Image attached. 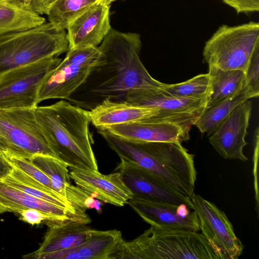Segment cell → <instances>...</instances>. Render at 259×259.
Wrapping results in <instances>:
<instances>
[{"label":"cell","instance_id":"1","mask_svg":"<svg viewBox=\"0 0 259 259\" xmlns=\"http://www.w3.org/2000/svg\"><path fill=\"white\" fill-rule=\"evenodd\" d=\"M141 47L139 34L111 28L98 47L100 61L67 100L90 111L106 99L122 102L133 91L161 89L163 83L153 78L141 61Z\"/></svg>","mask_w":259,"mask_h":259},{"label":"cell","instance_id":"2","mask_svg":"<svg viewBox=\"0 0 259 259\" xmlns=\"http://www.w3.org/2000/svg\"><path fill=\"white\" fill-rule=\"evenodd\" d=\"M98 133L120 159L148 170L184 195L190 197L194 193L197 176L194 155L182 143L133 141L104 130H98Z\"/></svg>","mask_w":259,"mask_h":259},{"label":"cell","instance_id":"3","mask_svg":"<svg viewBox=\"0 0 259 259\" xmlns=\"http://www.w3.org/2000/svg\"><path fill=\"white\" fill-rule=\"evenodd\" d=\"M35 114L47 131L56 158L69 167L99 171L90 135L89 111L62 100L37 106Z\"/></svg>","mask_w":259,"mask_h":259},{"label":"cell","instance_id":"4","mask_svg":"<svg viewBox=\"0 0 259 259\" xmlns=\"http://www.w3.org/2000/svg\"><path fill=\"white\" fill-rule=\"evenodd\" d=\"M219 259L197 231L151 226L135 239L124 241L120 259Z\"/></svg>","mask_w":259,"mask_h":259},{"label":"cell","instance_id":"5","mask_svg":"<svg viewBox=\"0 0 259 259\" xmlns=\"http://www.w3.org/2000/svg\"><path fill=\"white\" fill-rule=\"evenodd\" d=\"M69 50L67 33L50 22L0 34V74Z\"/></svg>","mask_w":259,"mask_h":259},{"label":"cell","instance_id":"6","mask_svg":"<svg viewBox=\"0 0 259 259\" xmlns=\"http://www.w3.org/2000/svg\"><path fill=\"white\" fill-rule=\"evenodd\" d=\"M35 108H0V151L27 158L35 154L55 157Z\"/></svg>","mask_w":259,"mask_h":259},{"label":"cell","instance_id":"7","mask_svg":"<svg viewBox=\"0 0 259 259\" xmlns=\"http://www.w3.org/2000/svg\"><path fill=\"white\" fill-rule=\"evenodd\" d=\"M259 47V24L250 21L235 26H220L205 44L203 57L208 66L245 71Z\"/></svg>","mask_w":259,"mask_h":259},{"label":"cell","instance_id":"8","mask_svg":"<svg viewBox=\"0 0 259 259\" xmlns=\"http://www.w3.org/2000/svg\"><path fill=\"white\" fill-rule=\"evenodd\" d=\"M101 57L98 47L69 50L65 57L48 73L41 84L37 104L53 99L67 100L84 82Z\"/></svg>","mask_w":259,"mask_h":259},{"label":"cell","instance_id":"9","mask_svg":"<svg viewBox=\"0 0 259 259\" xmlns=\"http://www.w3.org/2000/svg\"><path fill=\"white\" fill-rule=\"evenodd\" d=\"M61 61L51 57L0 74V108L36 107L41 84Z\"/></svg>","mask_w":259,"mask_h":259},{"label":"cell","instance_id":"10","mask_svg":"<svg viewBox=\"0 0 259 259\" xmlns=\"http://www.w3.org/2000/svg\"><path fill=\"white\" fill-rule=\"evenodd\" d=\"M206 100L173 96L161 89L136 90L124 99L134 105L158 110L156 115L144 121L170 122L189 132L204 112Z\"/></svg>","mask_w":259,"mask_h":259},{"label":"cell","instance_id":"11","mask_svg":"<svg viewBox=\"0 0 259 259\" xmlns=\"http://www.w3.org/2000/svg\"><path fill=\"white\" fill-rule=\"evenodd\" d=\"M190 198L197 214L199 231L219 259H237L244 246L225 213L199 194L194 193Z\"/></svg>","mask_w":259,"mask_h":259},{"label":"cell","instance_id":"12","mask_svg":"<svg viewBox=\"0 0 259 259\" xmlns=\"http://www.w3.org/2000/svg\"><path fill=\"white\" fill-rule=\"evenodd\" d=\"M134 196L160 203L179 206L184 204L193 210L189 197L182 194L151 172L132 162L120 159L115 169Z\"/></svg>","mask_w":259,"mask_h":259},{"label":"cell","instance_id":"13","mask_svg":"<svg viewBox=\"0 0 259 259\" xmlns=\"http://www.w3.org/2000/svg\"><path fill=\"white\" fill-rule=\"evenodd\" d=\"M252 103L246 101L237 106L211 134L209 142L220 156L227 159L247 161L243 148L249 125Z\"/></svg>","mask_w":259,"mask_h":259},{"label":"cell","instance_id":"14","mask_svg":"<svg viewBox=\"0 0 259 259\" xmlns=\"http://www.w3.org/2000/svg\"><path fill=\"white\" fill-rule=\"evenodd\" d=\"M127 204L151 226L165 229L200 230L196 212L186 204L170 205L137 196L129 200Z\"/></svg>","mask_w":259,"mask_h":259},{"label":"cell","instance_id":"15","mask_svg":"<svg viewBox=\"0 0 259 259\" xmlns=\"http://www.w3.org/2000/svg\"><path fill=\"white\" fill-rule=\"evenodd\" d=\"M69 168L70 178L76 186L103 202L122 207L134 197L118 171L104 175L92 170Z\"/></svg>","mask_w":259,"mask_h":259},{"label":"cell","instance_id":"16","mask_svg":"<svg viewBox=\"0 0 259 259\" xmlns=\"http://www.w3.org/2000/svg\"><path fill=\"white\" fill-rule=\"evenodd\" d=\"M110 6L96 3L73 21L67 28L69 50L98 47L111 28Z\"/></svg>","mask_w":259,"mask_h":259},{"label":"cell","instance_id":"17","mask_svg":"<svg viewBox=\"0 0 259 259\" xmlns=\"http://www.w3.org/2000/svg\"><path fill=\"white\" fill-rule=\"evenodd\" d=\"M124 240L117 230L93 229L90 238L77 246L36 255L37 259H120Z\"/></svg>","mask_w":259,"mask_h":259},{"label":"cell","instance_id":"18","mask_svg":"<svg viewBox=\"0 0 259 259\" xmlns=\"http://www.w3.org/2000/svg\"><path fill=\"white\" fill-rule=\"evenodd\" d=\"M101 130L126 140L137 142L182 143L190 139L189 131L166 122L142 121L111 125Z\"/></svg>","mask_w":259,"mask_h":259},{"label":"cell","instance_id":"19","mask_svg":"<svg viewBox=\"0 0 259 259\" xmlns=\"http://www.w3.org/2000/svg\"><path fill=\"white\" fill-rule=\"evenodd\" d=\"M50 179L54 191L69 202L81 214L89 208L92 197L71 182L67 163L57 158L43 154H35L30 158Z\"/></svg>","mask_w":259,"mask_h":259},{"label":"cell","instance_id":"20","mask_svg":"<svg viewBox=\"0 0 259 259\" xmlns=\"http://www.w3.org/2000/svg\"><path fill=\"white\" fill-rule=\"evenodd\" d=\"M49 227L38 248L25 255V258H34L37 255L72 248L85 242L93 229L87 223L75 220H48Z\"/></svg>","mask_w":259,"mask_h":259},{"label":"cell","instance_id":"21","mask_svg":"<svg viewBox=\"0 0 259 259\" xmlns=\"http://www.w3.org/2000/svg\"><path fill=\"white\" fill-rule=\"evenodd\" d=\"M27 209H35L59 220H75L87 223L89 217L74 214L66 208L37 198L13 188L0 180V213H19Z\"/></svg>","mask_w":259,"mask_h":259},{"label":"cell","instance_id":"22","mask_svg":"<svg viewBox=\"0 0 259 259\" xmlns=\"http://www.w3.org/2000/svg\"><path fill=\"white\" fill-rule=\"evenodd\" d=\"M91 122L97 128L144 121L156 115L158 110L138 106L125 101L106 99L89 111Z\"/></svg>","mask_w":259,"mask_h":259},{"label":"cell","instance_id":"23","mask_svg":"<svg viewBox=\"0 0 259 259\" xmlns=\"http://www.w3.org/2000/svg\"><path fill=\"white\" fill-rule=\"evenodd\" d=\"M208 73L210 86L204 112L243 89L244 84L245 73L241 70H223L208 66Z\"/></svg>","mask_w":259,"mask_h":259},{"label":"cell","instance_id":"24","mask_svg":"<svg viewBox=\"0 0 259 259\" xmlns=\"http://www.w3.org/2000/svg\"><path fill=\"white\" fill-rule=\"evenodd\" d=\"M30 7L9 0H0V34L26 30L46 22Z\"/></svg>","mask_w":259,"mask_h":259},{"label":"cell","instance_id":"25","mask_svg":"<svg viewBox=\"0 0 259 259\" xmlns=\"http://www.w3.org/2000/svg\"><path fill=\"white\" fill-rule=\"evenodd\" d=\"M0 180L10 186L32 196L66 208L74 214L86 215L78 213L69 202L59 195L50 191L39 182L13 166L11 171Z\"/></svg>","mask_w":259,"mask_h":259},{"label":"cell","instance_id":"26","mask_svg":"<svg viewBox=\"0 0 259 259\" xmlns=\"http://www.w3.org/2000/svg\"><path fill=\"white\" fill-rule=\"evenodd\" d=\"M249 99L244 88L234 95L215 104L205 111L194 125L202 134L209 136L237 106Z\"/></svg>","mask_w":259,"mask_h":259},{"label":"cell","instance_id":"27","mask_svg":"<svg viewBox=\"0 0 259 259\" xmlns=\"http://www.w3.org/2000/svg\"><path fill=\"white\" fill-rule=\"evenodd\" d=\"M96 3H98L96 0H58L47 15L49 22L57 30H65Z\"/></svg>","mask_w":259,"mask_h":259},{"label":"cell","instance_id":"28","mask_svg":"<svg viewBox=\"0 0 259 259\" xmlns=\"http://www.w3.org/2000/svg\"><path fill=\"white\" fill-rule=\"evenodd\" d=\"M210 86V79L207 73L197 75L180 83H163L161 89L173 96L200 100L207 99Z\"/></svg>","mask_w":259,"mask_h":259},{"label":"cell","instance_id":"29","mask_svg":"<svg viewBox=\"0 0 259 259\" xmlns=\"http://www.w3.org/2000/svg\"><path fill=\"white\" fill-rule=\"evenodd\" d=\"M245 73L244 89L250 99L259 95V47L253 53Z\"/></svg>","mask_w":259,"mask_h":259},{"label":"cell","instance_id":"30","mask_svg":"<svg viewBox=\"0 0 259 259\" xmlns=\"http://www.w3.org/2000/svg\"><path fill=\"white\" fill-rule=\"evenodd\" d=\"M223 2L233 8L237 14L257 12L259 0H222Z\"/></svg>","mask_w":259,"mask_h":259},{"label":"cell","instance_id":"31","mask_svg":"<svg viewBox=\"0 0 259 259\" xmlns=\"http://www.w3.org/2000/svg\"><path fill=\"white\" fill-rule=\"evenodd\" d=\"M18 214L20 215V219L22 221L31 225L39 224L44 221L59 220L55 217L35 209H25Z\"/></svg>","mask_w":259,"mask_h":259},{"label":"cell","instance_id":"32","mask_svg":"<svg viewBox=\"0 0 259 259\" xmlns=\"http://www.w3.org/2000/svg\"><path fill=\"white\" fill-rule=\"evenodd\" d=\"M58 0H31L30 8L39 15H48L52 6Z\"/></svg>","mask_w":259,"mask_h":259},{"label":"cell","instance_id":"33","mask_svg":"<svg viewBox=\"0 0 259 259\" xmlns=\"http://www.w3.org/2000/svg\"><path fill=\"white\" fill-rule=\"evenodd\" d=\"M12 168V166L0 153V179L7 175Z\"/></svg>","mask_w":259,"mask_h":259},{"label":"cell","instance_id":"34","mask_svg":"<svg viewBox=\"0 0 259 259\" xmlns=\"http://www.w3.org/2000/svg\"><path fill=\"white\" fill-rule=\"evenodd\" d=\"M21 5L30 7L31 0H9Z\"/></svg>","mask_w":259,"mask_h":259},{"label":"cell","instance_id":"35","mask_svg":"<svg viewBox=\"0 0 259 259\" xmlns=\"http://www.w3.org/2000/svg\"><path fill=\"white\" fill-rule=\"evenodd\" d=\"M98 3H103L110 5V4L116 0H96Z\"/></svg>","mask_w":259,"mask_h":259},{"label":"cell","instance_id":"36","mask_svg":"<svg viewBox=\"0 0 259 259\" xmlns=\"http://www.w3.org/2000/svg\"><path fill=\"white\" fill-rule=\"evenodd\" d=\"M122 1H124V0H122Z\"/></svg>","mask_w":259,"mask_h":259}]
</instances>
